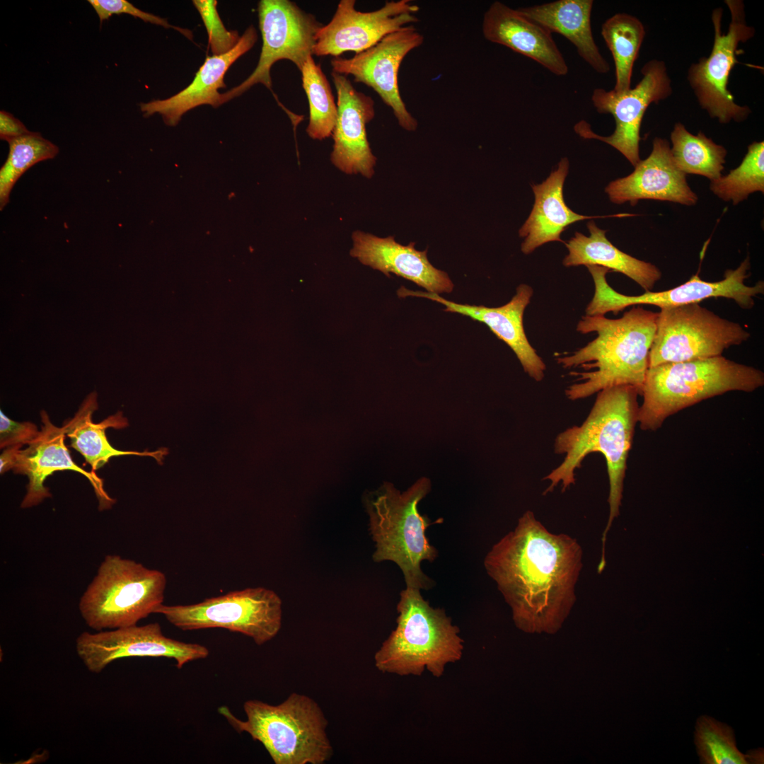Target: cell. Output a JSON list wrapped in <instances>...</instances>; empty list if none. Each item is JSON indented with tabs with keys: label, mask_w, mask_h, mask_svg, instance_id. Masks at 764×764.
Here are the masks:
<instances>
[{
	"label": "cell",
	"mask_w": 764,
	"mask_h": 764,
	"mask_svg": "<svg viewBox=\"0 0 764 764\" xmlns=\"http://www.w3.org/2000/svg\"><path fill=\"white\" fill-rule=\"evenodd\" d=\"M30 132L24 124L12 114L0 111V139L7 142Z\"/></svg>",
	"instance_id": "cell-38"
},
{
	"label": "cell",
	"mask_w": 764,
	"mask_h": 764,
	"mask_svg": "<svg viewBox=\"0 0 764 764\" xmlns=\"http://www.w3.org/2000/svg\"><path fill=\"white\" fill-rule=\"evenodd\" d=\"M243 710L245 720L226 706L218 711L238 733L246 732L260 742L275 764H323L332 757L328 720L311 698L292 693L276 705L248 700Z\"/></svg>",
	"instance_id": "cell-6"
},
{
	"label": "cell",
	"mask_w": 764,
	"mask_h": 764,
	"mask_svg": "<svg viewBox=\"0 0 764 764\" xmlns=\"http://www.w3.org/2000/svg\"><path fill=\"white\" fill-rule=\"evenodd\" d=\"M581 558L576 539L549 532L526 511L515 529L492 546L484 565L519 630L555 634L574 604Z\"/></svg>",
	"instance_id": "cell-1"
},
{
	"label": "cell",
	"mask_w": 764,
	"mask_h": 764,
	"mask_svg": "<svg viewBox=\"0 0 764 764\" xmlns=\"http://www.w3.org/2000/svg\"><path fill=\"white\" fill-rule=\"evenodd\" d=\"M657 316L658 313L639 306H633L618 319L582 316L577 331L595 332L597 337L571 354L557 358L564 369L581 366L585 370L570 372L577 378L565 390L567 398L573 401L584 399L620 385L632 386L641 395Z\"/></svg>",
	"instance_id": "cell-3"
},
{
	"label": "cell",
	"mask_w": 764,
	"mask_h": 764,
	"mask_svg": "<svg viewBox=\"0 0 764 764\" xmlns=\"http://www.w3.org/2000/svg\"><path fill=\"white\" fill-rule=\"evenodd\" d=\"M282 603L273 591L248 588L191 605L162 604L155 613L183 631L224 628L243 634L257 645L272 639L282 626Z\"/></svg>",
	"instance_id": "cell-9"
},
{
	"label": "cell",
	"mask_w": 764,
	"mask_h": 764,
	"mask_svg": "<svg viewBox=\"0 0 764 764\" xmlns=\"http://www.w3.org/2000/svg\"><path fill=\"white\" fill-rule=\"evenodd\" d=\"M430 490L427 478H420L403 492L385 482L367 504L370 533L376 543L374 560L395 562L404 575L406 586L419 590L434 585L422 572L421 562H433L438 555L426 536L432 523L417 509Z\"/></svg>",
	"instance_id": "cell-7"
},
{
	"label": "cell",
	"mask_w": 764,
	"mask_h": 764,
	"mask_svg": "<svg viewBox=\"0 0 764 764\" xmlns=\"http://www.w3.org/2000/svg\"><path fill=\"white\" fill-rule=\"evenodd\" d=\"M354 0H341L330 22L316 37L313 54L339 57L345 52L360 53L403 26L419 21V7L409 0L386 1L369 12L355 8Z\"/></svg>",
	"instance_id": "cell-18"
},
{
	"label": "cell",
	"mask_w": 764,
	"mask_h": 764,
	"mask_svg": "<svg viewBox=\"0 0 764 764\" xmlns=\"http://www.w3.org/2000/svg\"><path fill=\"white\" fill-rule=\"evenodd\" d=\"M587 228L589 236L575 232L572 238L565 242L568 254L562 261L564 266H601L625 274L645 291L654 288L661 277L656 266L619 250L606 238V231L599 228L594 221L588 222Z\"/></svg>",
	"instance_id": "cell-28"
},
{
	"label": "cell",
	"mask_w": 764,
	"mask_h": 764,
	"mask_svg": "<svg viewBox=\"0 0 764 764\" xmlns=\"http://www.w3.org/2000/svg\"><path fill=\"white\" fill-rule=\"evenodd\" d=\"M257 40L256 29L249 26L240 37L236 45L229 52L207 57L197 71L192 81L186 88L163 100H153L141 103L140 109L144 117L154 113L162 115L168 125H175L183 114L202 105L216 108L221 105L219 89L225 88L224 76L228 68L242 55L248 52Z\"/></svg>",
	"instance_id": "cell-24"
},
{
	"label": "cell",
	"mask_w": 764,
	"mask_h": 764,
	"mask_svg": "<svg viewBox=\"0 0 764 764\" xmlns=\"http://www.w3.org/2000/svg\"><path fill=\"white\" fill-rule=\"evenodd\" d=\"M37 426L30 422L12 420L0 411V448L28 445L40 434Z\"/></svg>",
	"instance_id": "cell-37"
},
{
	"label": "cell",
	"mask_w": 764,
	"mask_h": 764,
	"mask_svg": "<svg viewBox=\"0 0 764 764\" xmlns=\"http://www.w3.org/2000/svg\"><path fill=\"white\" fill-rule=\"evenodd\" d=\"M397 626L374 655L382 673L421 676L427 669L434 677L461 659L463 639L459 628L442 608H433L420 590L406 586L397 605Z\"/></svg>",
	"instance_id": "cell-5"
},
{
	"label": "cell",
	"mask_w": 764,
	"mask_h": 764,
	"mask_svg": "<svg viewBox=\"0 0 764 764\" xmlns=\"http://www.w3.org/2000/svg\"><path fill=\"white\" fill-rule=\"evenodd\" d=\"M76 652L86 669L101 673L112 661L126 657H167L181 668L188 662L209 656L207 647L165 636L158 623L112 630L83 632L76 639Z\"/></svg>",
	"instance_id": "cell-16"
},
{
	"label": "cell",
	"mask_w": 764,
	"mask_h": 764,
	"mask_svg": "<svg viewBox=\"0 0 764 764\" xmlns=\"http://www.w3.org/2000/svg\"><path fill=\"white\" fill-rule=\"evenodd\" d=\"M331 76L337 106L332 134L331 163L346 174L371 178L376 157L370 147L366 128L375 116L374 101L371 96L357 91L346 76L332 71Z\"/></svg>",
	"instance_id": "cell-19"
},
{
	"label": "cell",
	"mask_w": 764,
	"mask_h": 764,
	"mask_svg": "<svg viewBox=\"0 0 764 764\" xmlns=\"http://www.w3.org/2000/svg\"><path fill=\"white\" fill-rule=\"evenodd\" d=\"M601 35L610 50L615 68V91L630 88L634 63L636 61L645 30L642 23L627 13H616L601 25Z\"/></svg>",
	"instance_id": "cell-30"
},
{
	"label": "cell",
	"mask_w": 764,
	"mask_h": 764,
	"mask_svg": "<svg viewBox=\"0 0 764 764\" xmlns=\"http://www.w3.org/2000/svg\"><path fill=\"white\" fill-rule=\"evenodd\" d=\"M685 174L675 164L666 139L656 137L649 156L626 177L611 181L605 188L610 202L635 206L640 199H654L692 206L698 196Z\"/></svg>",
	"instance_id": "cell-21"
},
{
	"label": "cell",
	"mask_w": 764,
	"mask_h": 764,
	"mask_svg": "<svg viewBox=\"0 0 764 764\" xmlns=\"http://www.w3.org/2000/svg\"><path fill=\"white\" fill-rule=\"evenodd\" d=\"M710 190L725 202L737 204L749 195L764 192V142L754 141L740 165L726 175L710 180Z\"/></svg>",
	"instance_id": "cell-34"
},
{
	"label": "cell",
	"mask_w": 764,
	"mask_h": 764,
	"mask_svg": "<svg viewBox=\"0 0 764 764\" xmlns=\"http://www.w3.org/2000/svg\"><path fill=\"white\" fill-rule=\"evenodd\" d=\"M639 395V390L629 385L614 386L598 392L584 422L556 436L554 451L564 454V460L543 478L550 482L543 494L552 492L558 485L565 492L575 483V471L589 454L600 453L604 456L610 485V513L601 538V561L605 560L607 533L620 514L627 460L638 423Z\"/></svg>",
	"instance_id": "cell-2"
},
{
	"label": "cell",
	"mask_w": 764,
	"mask_h": 764,
	"mask_svg": "<svg viewBox=\"0 0 764 764\" xmlns=\"http://www.w3.org/2000/svg\"><path fill=\"white\" fill-rule=\"evenodd\" d=\"M192 3L198 11L206 28L209 44L215 55L225 54L232 50L241 37L236 30H228L218 13L215 0H194Z\"/></svg>",
	"instance_id": "cell-35"
},
{
	"label": "cell",
	"mask_w": 764,
	"mask_h": 764,
	"mask_svg": "<svg viewBox=\"0 0 764 764\" xmlns=\"http://www.w3.org/2000/svg\"><path fill=\"white\" fill-rule=\"evenodd\" d=\"M7 158L0 169V209L9 202L17 180L35 164L54 158L59 148L39 132H29L8 141Z\"/></svg>",
	"instance_id": "cell-33"
},
{
	"label": "cell",
	"mask_w": 764,
	"mask_h": 764,
	"mask_svg": "<svg viewBox=\"0 0 764 764\" xmlns=\"http://www.w3.org/2000/svg\"><path fill=\"white\" fill-rule=\"evenodd\" d=\"M593 4L592 0H558L516 10L550 33H557L565 37L589 65L596 72L606 74L610 71V66L601 55L592 35Z\"/></svg>",
	"instance_id": "cell-26"
},
{
	"label": "cell",
	"mask_w": 764,
	"mask_h": 764,
	"mask_svg": "<svg viewBox=\"0 0 764 764\" xmlns=\"http://www.w3.org/2000/svg\"><path fill=\"white\" fill-rule=\"evenodd\" d=\"M641 73L642 78L633 88L617 92L597 88L592 93L591 101L596 111L611 114L614 117L615 129L611 135L601 137L595 134L585 121L574 126L575 132L581 137L607 143L634 167L640 161L639 132L644 112L650 104H657L672 93L671 81L663 61H649Z\"/></svg>",
	"instance_id": "cell-14"
},
{
	"label": "cell",
	"mask_w": 764,
	"mask_h": 764,
	"mask_svg": "<svg viewBox=\"0 0 764 764\" xmlns=\"http://www.w3.org/2000/svg\"><path fill=\"white\" fill-rule=\"evenodd\" d=\"M424 39L413 24L407 25L351 58H333L330 61L332 71L351 75L354 82L371 88L391 108L399 125L407 131H415L418 122L403 100L398 76L405 56L422 45Z\"/></svg>",
	"instance_id": "cell-17"
},
{
	"label": "cell",
	"mask_w": 764,
	"mask_h": 764,
	"mask_svg": "<svg viewBox=\"0 0 764 764\" xmlns=\"http://www.w3.org/2000/svg\"><path fill=\"white\" fill-rule=\"evenodd\" d=\"M731 21L728 31L722 30L723 9L714 8L712 13L714 42L708 57H702L688 70L687 79L700 107L710 117L720 123L732 120L740 122L751 114V109L739 105L728 89L729 77L734 64L738 63L737 47L740 42L752 38L755 29L747 25L744 4L740 0H727Z\"/></svg>",
	"instance_id": "cell-12"
},
{
	"label": "cell",
	"mask_w": 764,
	"mask_h": 764,
	"mask_svg": "<svg viewBox=\"0 0 764 764\" xmlns=\"http://www.w3.org/2000/svg\"><path fill=\"white\" fill-rule=\"evenodd\" d=\"M568 170L569 161L562 158L557 168L546 180L532 185L534 204L519 231V236L524 238L521 246L523 253L528 255L548 242L565 243L560 238L561 233L576 221L606 217L581 215L569 208L563 197V186Z\"/></svg>",
	"instance_id": "cell-25"
},
{
	"label": "cell",
	"mask_w": 764,
	"mask_h": 764,
	"mask_svg": "<svg viewBox=\"0 0 764 764\" xmlns=\"http://www.w3.org/2000/svg\"><path fill=\"white\" fill-rule=\"evenodd\" d=\"M764 385V374L718 356L649 368L641 390L638 423L655 431L669 416L729 391L752 392Z\"/></svg>",
	"instance_id": "cell-4"
},
{
	"label": "cell",
	"mask_w": 764,
	"mask_h": 764,
	"mask_svg": "<svg viewBox=\"0 0 764 764\" xmlns=\"http://www.w3.org/2000/svg\"><path fill=\"white\" fill-rule=\"evenodd\" d=\"M397 294L400 298L417 296L436 301L446 307L444 311L460 313L485 324L513 350L524 371L532 379L539 382L544 378L545 364L530 344L523 328V313L533 294L529 285L520 284L507 303L494 308L461 304L448 301L436 293L412 291L403 286L397 291Z\"/></svg>",
	"instance_id": "cell-20"
},
{
	"label": "cell",
	"mask_w": 764,
	"mask_h": 764,
	"mask_svg": "<svg viewBox=\"0 0 764 764\" xmlns=\"http://www.w3.org/2000/svg\"><path fill=\"white\" fill-rule=\"evenodd\" d=\"M98 408L96 395L90 394L75 413L74 416L64 422L62 427L66 436L71 441V446L80 453L94 471L105 465L110 458L120 456H149L160 465L163 464L168 449L163 447L156 451H121L114 448L106 436L108 428L123 429L128 426V421L119 412L112 415L99 423L93 422V414Z\"/></svg>",
	"instance_id": "cell-27"
},
{
	"label": "cell",
	"mask_w": 764,
	"mask_h": 764,
	"mask_svg": "<svg viewBox=\"0 0 764 764\" xmlns=\"http://www.w3.org/2000/svg\"><path fill=\"white\" fill-rule=\"evenodd\" d=\"M165 574L117 555H106L79 603L95 631L137 625L163 604Z\"/></svg>",
	"instance_id": "cell-8"
},
{
	"label": "cell",
	"mask_w": 764,
	"mask_h": 764,
	"mask_svg": "<svg viewBox=\"0 0 764 764\" xmlns=\"http://www.w3.org/2000/svg\"><path fill=\"white\" fill-rule=\"evenodd\" d=\"M40 417V434L27 447L16 446L4 448L0 456L1 474L12 470L16 474L25 475L28 478L21 507H33L50 497V490L44 484L46 478L56 471L71 470L88 480L98 500L99 510L110 509L116 500L109 496L103 480L94 471L85 470L72 460L64 444L66 434L63 427L53 424L44 410L41 411Z\"/></svg>",
	"instance_id": "cell-15"
},
{
	"label": "cell",
	"mask_w": 764,
	"mask_h": 764,
	"mask_svg": "<svg viewBox=\"0 0 764 764\" xmlns=\"http://www.w3.org/2000/svg\"><path fill=\"white\" fill-rule=\"evenodd\" d=\"M586 267L594 283V296L585 309L586 316H604L608 313L617 314L635 305H652L661 309L673 308L700 303L712 297L731 299L741 308L751 309L755 305L754 297L764 293L763 281L753 286L745 284L751 274L748 256L735 270H726L724 279L720 281H704L697 274L674 288L662 291H647L637 296L624 295L614 290L606 277L611 272L610 270L597 265Z\"/></svg>",
	"instance_id": "cell-11"
},
{
	"label": "cell",
	"mask_w": 764,
	"mask_h": 764,
	"mask_svg": "<svg viewBox=\"0 0 764 764\" xmlns=\"http://www.w3.org/2000/svg\"><path fill=\"white\" fill-rule=\"evenodd\" d=\"M353 241L350 255L361 264L383 272L408 279L425 289L427 292H452L454 285L448 274L434 267L427 258V249H415V242L403 245L393 236L386 238L361 231L352 235Z\"/></svg>",
	"instance_id": "cell-22"
},
{
	"label": "cell",
	"mask_w": 764,
	"mask_h": 764,
	"mask_svg": "<svg viewBox=\"0 0 764 764\" xmlns=\"http://www.w3.org/2000/svg\"><path fill=\"white\" fill-rule=\"evenodd\" d=\"M257 12L262 40L258 63L244 81L221 94V105L257 83L272 90L270 71L275 62L289 60L301 71L313 54L316 35L323 25L314 15L289 0H261Z\"/></svg>",
	"instance_id": "cell-13"
},
{
	"label": "cell",
	"mask_w": 764,
	"mask_h": 764,
	"mask_svg": "<svg viewBox=\"0 0 764 764\" xmlns=\"http://www.w3.org/2000/svg\"><path fill=\"white\" fill-rule=\"evenodd\" d=\"M482 30L488 41L531 58L555 75L568 72L552 33L502 2L496 1L490 6L483 16Z\"/></svg>",
	"instance_id": "cell-23"
},
{
	"label": "cell",
	"mask_w": 764,
	"mask_h": 764,
	"mask_svg": "<svg viewBox=\"0 0 764 764\" xmlns=\"http://www.w3.org/2000/svg\"><path fill=\"white\" fill-rule=\"evenodd\" d=\"M300 71L309 108L306 133L312 139H325L332 136L337 117V103L330 84L313 56L308 57Z\"/></svg>",
	"instance_id": "cell-31"
},
{
	"label": "cell",
	"mask_w": 764,
	"mask_h": 764,
	"mask_svg": "<svg viewBox=\"0 0 764 764\" xmlns=\"http://www.w3.org/2000/svg\"><path fill=\"white\" fill-rule=\"evenodd\" d=\"M695 743L701 763L749 764L763 761V751L743 754L736 747L732 729L709 717L698 719Z\"/></svg>",
	"instance_id": "cell-32"
},
{
	"label": "cell",
	"mask_w": 764,
	"mask_h": 764,
	"mask_svg": "<svg viewBox=\"0 0 764 764\" xmlns=\"http://www.w3.org/2000/svg\"><path fill=\"white\" fill-rule=\"evenodd\" d=\"M671 152L676 166L685 175H702L710 180L722 175L727 151L700 132L691 134L677 122L671 133Z\"/></svg>",
	"instance_id": "cell-29"
},
{
	"label": "cell",
	"mask_w": 764,
	"mask_h": 764,
	"mask_svg": "<svg viewBox=\"0 0 764 764\" xmlns=\"http://www.w3.org/2000/svg\"><path fill=\"white\" fill-rule=\"evenodd\" d=\"M88 3L94 8L100 23L108 20L113 14L125 13L166 28H175L190 39H192V34L190 30L173 26L169 24L166 19L143 11L126 0H88Z\"/></svg>",
	"instance_id": "cell-36"
},
{
	"label": "cell",
	"mask_w": 764,
	"mask_h": 764,
	"mask_svg": "<svg viewBox=\"0 0 764 764\" xmlns=\"http://www.w3.org/2000/svg\"><path fill=\"white\" fill-rule=\"evenodd\" d=\"M751 337L741 324L693 303L661 308L649 356V368L721 356Z\"/></svg>",
	"instance_id": "cell-10"
}]
</instances>
